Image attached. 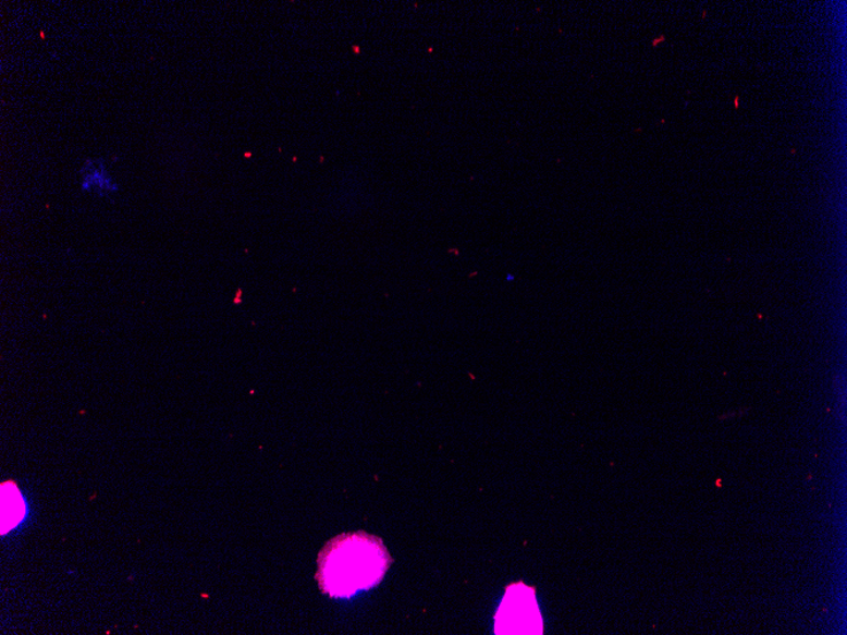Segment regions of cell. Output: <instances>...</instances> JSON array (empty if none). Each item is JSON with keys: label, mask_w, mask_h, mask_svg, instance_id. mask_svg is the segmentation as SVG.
<instances>
[{"label": "cell", "mask_w": 847, "mask_h": 635, "mask_svg": "<svg viewBox=\"0 0 847 635\" xmlns=\"http://www.w3.org/2000/svg\"><path fill=\"white\" fill-rule=\"evenodd\" d=\"M81 188L88 195H96L99 197H108L115 195L119 192V184L113 181V178L105 166L102 159L91 160L88 159L84 168L82 169V182Z\"/></svg>", "instance_id": "3957f363"}, {"label": "cell", "mask_w": 847, "mask_h": 635, "mask_svg": "<svg viewBox=\"0 0 847 635\" xmlns=\"http://www.w3.org/2000/svg\"><path fill=\"white\" fill-rule=\"evenodd\" d=\"M392 563L381 538L361 530L345 533L321 549L315 579L330 598L349 599L379 585Z\"/></svg>", "instance_id": "6da1fadb"}, {"label": "cell", "mask_w": 847, "mask_h": 635, "mask_svg": "<svg viewBox=\"0 0 847 635\" xmlns=\"http://www.w3.org/2000/svg\"><path fill=\"white\" fill-rule=\"evenodd\" d=\"M494 632L498 635L543 634V619L535 587L523 583L506 587L502 606L495 615Z\"/></svg>", "instance_id": "7a4b0ae2"}, {"label": "cell", "mask_w": 847, "mask_h": 635, "mask_svg": "<svg viewBox=\"0 0 847 635\" xmlns=\"http://www.w3.org/2000/svg\"><path fill=\"white\" fill-rule=\"evenodd\" d=\"M26 503L17 486L4 483L2 486V534L10 533L26 517Z\"/></svg>", "instance_id": "277c9868"}]
</instances>
